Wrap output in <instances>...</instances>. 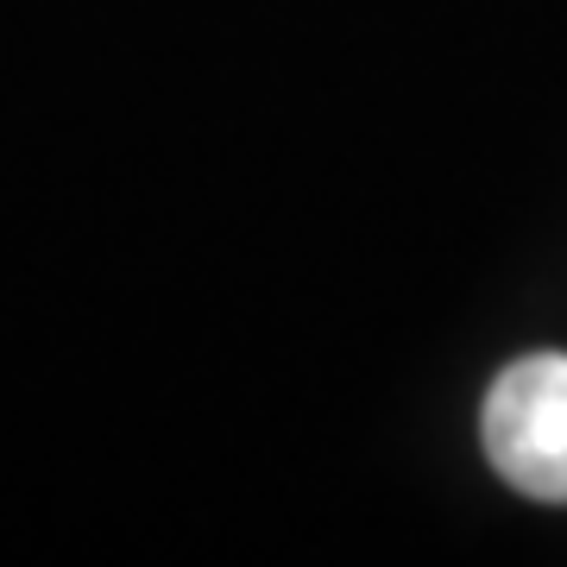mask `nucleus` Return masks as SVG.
<instances>
[{"label":"nucleus","instance_id":"1","mask_svg":"<svg viewBox=\"0 0 567 567\" xmlns=\"http://www.w3.org/2000/svg\"><path fill=\"white\" fill-rule=\"evenodd\" d=\"M486 461L524 498L567 505V353H529L486 391Z\"/></svg>","mask_w":567,"mask_h":567}]
</instances>
